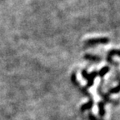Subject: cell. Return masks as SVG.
Here are the masks:
<instances>
[{"label": "cell", "instance_id": "cell-1", "mask_svg": "<svg viewBox=\"0 0 120 120\" xmlns=\"http://www.w3.org/2000/svg\"><path fill=\"white\" fill-rule=\"evenodd\" d=\"M109 42V38H90L85 42L87 45H94V44H105Z\"/></svg>", "mask_w": 120, "mask_h": 120}, {"label": "cell", "instance_id": "cell-2", "mask_svg": "<svg viewBox=\"0 0 120 120\" xmlns=\"http://www.w3.org/2000/svg\"><path fill=\"white\" fill-rule=\"evenodd\" d=\"M97 76H98V72L97 71H94V72H92L91 73L88 74V79H87L88 82H87V85H86V87H85V88H89V87H91L92 85H94V79H95V78L97 77Z\"/></svg>", "mask_w": 120, "mask_h": 120}, {"label": "cell", "instance_id": "cell-3", "mask_svg": "<svg viewBox=\"0 0 120 120\" xmlns=\"http://www.w3.org/2000/svg\"><path fill=\"white\" fill-rule=\"evenodd\" d=\"M115 55L120 57V49H112L109 51L107 56V60L111 64H113V62L112 61V57L115 56Z\"/></svg>", "mask_w": 120, "mask_h": 120}, {"label": "cell", "instance_id": "cell-4", "mask_svg": "<svg viewBox=\"0 0 120 120\" xmlns=\"http://www.w3.org/2000/svg\"><path fill=\"white\" fill-rule=\"evenodd\" d=\"M93 106H94V101H93V100H89V101L87 102L86 103H84V104H82V106H81L80 110L82 111V112H84V111H87V110H88V109H90Z\"/></svg>", "mask_w": 120, "mask_h": 120}, {"label": "cell", "instance_id": "cell-5", "mask_svg": "<svg viewBox=\"0 0 120 120\" xmlns=\"http://www.w3.org/2000/svg\"><path fill=\"white\" fill-rule=\"evenodd\" d=\"M84 58L87 60H90V61H94V62H99V61H101V58L92 54H85Z\"/></svg>", "mask_w": 120, "mask_h": 120}, {"label": "cell", "instance_id": "cell-6", "mask_svg": "<svg viewBox=\"0 0 120 120\" xmlns=\"http://www.w3.org/2000/svg\"><path fill=\"white\" fill-rule=\"evenodd\" d=\"M109 70H110V68H109V66H104V67H103L101 69L98 71V76H100L101 78H103V77H104L105 75L107 74L108 73H109Z\"/></svg>", "mask_w": 120, "mask_h": 120}, {"label": "cell", "instance_id": "cell-7", "mask_svg": "<svg viewBox=\"0 0 120 120\" xmlns=\"http://www.w3.org/2000/svg\"><path fill=\"white\" fill-rule=\"evenodd\" d=\"M98 114L100 117H103L105 114V109H104V103L103 102H99L98 103Z\"/></svg>", "mask_w": 120, "mask_h": 120}, {"label": "cell", "instance_id": "cell-8", "mask_svg": "<svg viewBox=\"0 0 120 120\" xmlns=\"http://www.w3.org/2000/svg\"><path fill=\"white\" fill-rule=\"evenodd\" d=\"M119 92H120V84H118V86H116V87H113V88L109 90V94H115Z\"/></svg>", "mask_w": 120, "mask_h": 120}, {"label": "cell", "instance_id": "cell-9", "mask_svg": "<svg viewBox=\"0 0 120 120\" xmlns=\"http://www.w3.org/2000/svg\"><path fill=\"white\" fill-rule=\"evenodd\" d=\"M71 79H72V82H73L74 85H79V82L77 81V79H76V73H73L72 74V77H71Z\"/></svg>", "mask_w": 120, "mask_h": 120}, {"label": "cell", "instance_id": "cell-10", "mask_svg": "<svg viewBox=\"0 0 120 120\" xmlns=\"http://www.w3.org/2000/svg\"><path fill=\"white\" fill-rule=\"evenodd\" d=\"M88 74H89V73H88V72H87V70H82V78H83V79H88Z\"/></svg>", "mask_w": 120, "mask_h": 120}, {"label": "cell", "instance_id": "cell-11", "mask_svg": "<svg viewBox=\"0 0 120 120\" xmlns=\"http://www.w3.org/2000/svg\"><path fill=\"white\" fill-rule=\"evenodd\" d=\"M88 118H89L90 120H98V119H97L96 117L94 116V115H93L92 113H89V114H88Z\"/></svg>", "mask_w": 120, "mask_h": 120}]
</instances>
